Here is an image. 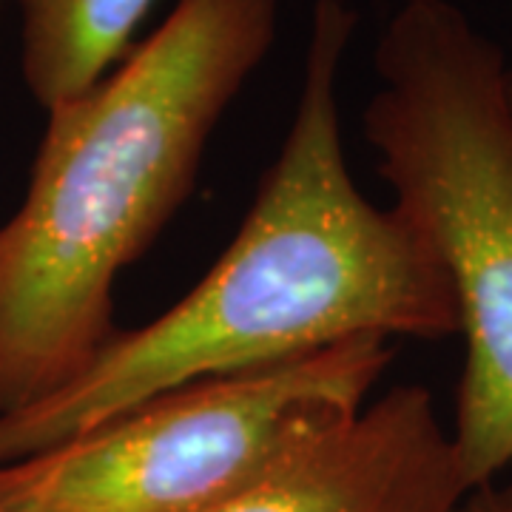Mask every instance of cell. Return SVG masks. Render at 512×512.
Returning a JSON list of instances; mask_svg holds the SVG:
<instances>
[{
  "label": "cell",
  "instance_id": "obj_5",
  "mask_svg": "<svg viewBox=\"0 0 512 512\" xmlns=\"http://www.w3.org/2000/svg\"><path fill=\"white\" fill-rule=\"evenodd\" d=\"M467 493L430 387L396 384L208 512H458Z\"/></svg>",
  "mask_w": 512,
  "mask_h": 512
},
{
  "label": "cell",
  "instance_id": "obj_7",
  "mask_svg": "<svg viewBox=\"0 0 512 512\" xmlns=\"http://www.w3.org/2000/svg\"><path fill=\"white\" fill-rule=\"evenodd\" d=\"M458 512H512V481L507 484L493 481L487 487L467 493Z\"/></svg>",
  "mask_w": 512,
  "mask_h": 512
},
{
  "label": "cell",
  "instance_id": "obj_6",
  "mask_svg": "<svg viewBox=\"0 0 512 512\" xmlns=\"http://www.w3.org/2000/svg\"><path fill=\"white\" fill-rule=\"evenodd\" d=\"M154 0H20L23 80L46 111L94 89Z\"/></svg>",
  "mask_w": 512,
  "mask_h": 512
},
{
  "label": "cell",
  "instance_id": "obj_8",
  "mask_svg": "<svg viewBox=\"0 0 512 512\" xmlns=\"http://www.w3.org/2000/svg\"><path fill=\"white\" fill-rule=\"evenodd\" d=\"M507 80H510V97H512V69L507 72Z\"/></svg>",
  "mask_w": 512,
  "mask_h": 512
},
{
  "label": "cell",
  "instance_id": "obj_2",
  "mask_svg": "<svg viewBox=\"0 0 512 512\" xmlns=\"http://www.w3.org/2000/svg\"><path fill=\"white\" fill-rule=\"evenodd\" d=\"M276 15L279 0H177L117 72L49 111L0 225V416L66 387L117 333L114 279L188 200Z\"/></svg>",
  "mask_w": 512,
  "mask_h": 512
},
{
  "label": "cell",
  "instance_id": "obj_3",
  "mask_svg": "<svg viewBox=\"0 0 512 512\" xmlns=\"http://www.w3.org/2000/svg\"><path fill=\"white\" fill-rule=\"evenodd\" d=\"M373 63L367 146L456 296L464 370L450 436L473 493L512 470L510 66L453 0H404Z\"/></svg>",
  "mask_w": 512,
  "mask_h": 512
},
{
  "label": "cell",
  "instance_id": "obj_1",
  "mask_svg": "<svg viewBox=\"0 0 512 512\" xmlns=\"http://www.w3.org/2000/svg\"><path fill=\"white\" fill-rule=\"evenodd\" d=\"M353 32L345 0H316L293 123L234 242L163 316L117 330L66 387L0 416V467L174 387L359 333L458 336L453 285L433 245L350 177L336 86Z\"/></svg>",
  "mask_w": 512,
  "mask_h": 512
},
{
  "label": "cell",
  "instance_id": "obj_9",
  "mask_svg": "<svg viewBox=\"0 0 512 512\" xmlns=\"http://www.w3.org/2000/svg\"><path fill=\"white\" fill-rule=\"evenodd\" d=\"M0 512H3V510H0Z\"/></svg>",
  "mask_w": 512,
  "mask_h": 512
},
{
  "label": "cell",
  "instance_id": "obj_4",
  "mask_svg": "<svg viewBox=\"0 0 512 512\" xmlns=\"http://www.w3.org/2000/svg\"><path fill=\"white\" fill-rule=\"evenodd\" d=\"M390 336L174 387L83 436L0 467L3 512H208L356 416Z\"/></svg>",
  "mask_w": 512,
  "mask_h": 512
}]
</instances>
